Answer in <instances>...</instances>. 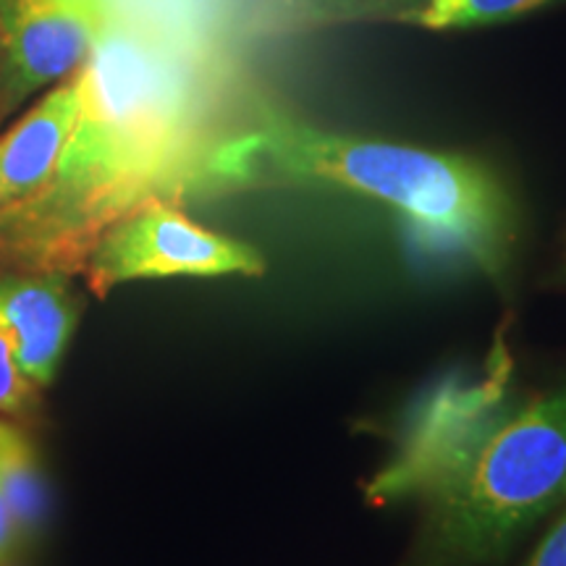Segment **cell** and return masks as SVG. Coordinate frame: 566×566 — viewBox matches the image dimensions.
<instances>
[{
    "mask_svg": "<svg viewBox=\"0 0 566 566\" xmlns=\"http://www.w3.org/2000/svg\"><path fill=\"white\" fill-rule=\"evenodd\" d=\"M208 84L189 53L111 9L82 66V111L45 187L0 210V268L84 271L97 239L147 202L212 184Z\"/></svg>",
    "mask_w": 566,
    "mask_h": 566,
    "instance_id": "1",
    "label": "cell"
},
{
    "mask_svg": "<svg viewBox=\"0 0 566 566\" xmlns=\"http://www.w3.org/2000/svg\"><path fill=\"white\" fill-rule=\"evenodd\" d=\"M212 187L325 184L370 197L501 273L514 242V205L499 176L464 155L323 132L275 108H260L242 134L221 139Z\"/></svg>",
    "mask_w": 566,
    "mask_h": 566,
    "instance_id": "2",
    "label": "cell"
},
{
    "mask_svg": "<svg viewBox=\"0 0 566 566\" xmlns=\"http://www.w3.org/2000/svg\"><path fill=\"white\" fill-rule=\"evenodd\" d=\"M436 554L488 564L566 501V388L506 407L430 493Z\"/></svg>",
    "mask_w": 566,
    "mask_h": 566,
    "instance_id": "3",
    "label": "cell"
},
{
    "mask_svg": "<svg viewBox=\"0 0 566 566\" xmlns=\"http://www.w3.org/2000/svg\"><path fill=\"white\" fill-rule=\"evenodd\" d=\"M90 289L97 296L129 281L174 275H260L263 252L223 237L184 216L174 202H147L97 239L84 263Z\"/></svg>",
    "mask_w": 566,
    "mask_h": 566,
    "instance_id": "4",
    "label": "cell"
},
{
    "mask_svg": "<svg viewBox=\"0 0 566 566\" xmlns=\"http://www.w3.org/2000/svg\"><path fill=\"white\" fill-rule=\"evenodd\" d=\"M108 19L111 3L0 0V116L76 74Z\"/></svg>",
    "mask_w": 566,
    "mask_h": 566,
    "instance_id": "5",
    "label": "cell"
},
{
    "mask_svg": "<svg viewBox=\"0 0 566 566\" xmlns=\"http://www.w3.org/2000/svg\"><path fill=\"white\" fill-rule=\"evenodd\" d=\"M509 359L499 346L493 378L470 388H446L422 409L401 443L399 457L370 483L373 501L433 493L446 472L506 409Z\"/></svg>",
    "mask_w": 566,
    "mask_h": 566,
    "instance_id": "6",
    "label": "cell"
},
{
    "mask_svg": "<svg viewBox=\"0 0 566 566\" xmlns=\"http://www.w3.org/2000/svg\"><path fill=\"white\" fill-rule=\"evenodd\" d=\"M562 3L566 0H271L265 27L273 32H307L346 24H399L449 32L506 24Z\"/></svg>",
    "mask_w": 566,
    "mask_h": 566,
    "instance_id": "7",
    "label": "cell"
},
{
    "mask_svg": "<svg viewBox=\"0 0 566 566\" xmlns=\"http://www.w3.org/2000/svg\"><path fill=\"white\" fill-rule=\"evenodd\" d=\"M0 321L13 338L21 370L34 386H51L80 321L69 273H0Z\"/></svg>",
    "mask_w": 566,
    "mask_h": 566,
    "instance_id": "8",
    "label": "cell"
},
{
    "mask_svg": "<svg viewBox=\"0 0 566 566\" xmlns=\"http://www.w3.org/2000/svg\"><path fill=\"white\" fill-rule=\"evenodd\" d=\"M82 111V69L48 92L0 137V210L40 192L59 166Z\"/></svg>",
    "mask_w": 566,
    "mask_h": 566,
    "instance_id": "9",
    "label": "cell"
},
{
    "mask_svg": "<svg viewBox=\"0 0 566 566\" xmlns=\"http://www.w3.org/2000/svg\"><path fill=\"white\" fill-rule=\"evenodd\" d=\"M0 493L21 537H32L48 516V483L30 438L17 424L0 420Z\"/></svg>",
    "mask_w": 566,
    "mask_h": 566,
    "instance_id": "10",
    "label": "cell"
},
{
    "mask_svg": "<svg viewBox=\"0 0 566 566\" xmlns=\"http://www.w3.org/2000/svg\"><path fill=\"white\" fill-rule=\"evenodd\" d=\"M40 388L21 370L13 338L0 321V415L24 417L38 407Z\"/></svg>",
    "mask_w": 566,
    "mask_h": 566,
    "instance_id": "11",
    "label": "cell"
},
{
    "mask_svg": "<svg viewBox=\"0 0 566 566\" xmlns=\"http://www.w3.org/2000/svg\"><path fill=\"white\" fill-rule=\"evenodd\" d=\"M530 566H566V514L556 522L546 541L541 543Z\"/></svg>",
    "mask_w": 566,
    "mask_h": 566,
    "instance_id": "12",
    "label": "cell"
},
{
    "mask_svg": "<svg viewBox=\"0 0 566 566\" xmlns=\"http://www.w3.org/2000/svg\"><path fill=\"white\" fill-rule=\"evenodd\" d=\"M21 543V535H19V527L17 522H13V514L9 504H6L3 493H0V566H6L11 562V556L17 554Z\"/></svg>",
    "mask_w": 566,
    "mask_h": 566,
    "instance_id": "13",
    "label": "cell"
},
{
    "mask_svg": "<svg viewBox=\"0 0 566 566\" xmlns=\"http://www.w3.org/2000/svg\"><path fill=\"white\" fill-rule=\"evenodd\" d=\"M82 3H108V0H82Z\"/></svg>",
    "mask_w": 566,
    "mask_h": 566,
    "instance_id": "14",
    "label": "cell"
}]
</instances>
